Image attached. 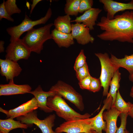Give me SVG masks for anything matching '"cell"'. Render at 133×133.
Instances as JSON below:
<instances>
[{
  "label": "cell",
  "mask_w": 133,
  "mask_h": 133,
  "mask_svg": "<svg viewBox=\"0 0 133 133\" xmlns=\"http://www.w3.org/2000/svg\"><path fill=\"white\" fill-rule=\"evenodd\" d=\"M96 25L103 31L97 35L100 39L133 43V10L116 15L112 19L102 17Z\"/></svg>",
  "instance_id": "1"
},
{
  "label": "cell",
  "mask_w": 133,
  "mask_h": 133,
  "mask_svg": "<svg viewBox=\"0 0 133 133\" xmlns=\"http://www.w3.org/2000/svg\"><path fill=\"white\" fill-rule=\"evenodd\" d=\"M53 25V23H50L37 29L33 28L27 32L22 40L31 52L40 54L44 43L48 40L52 39L50 29Z\"/></svg>",
  "instance_id": "2"
},
{
  "label": "cell",
  "mask_w": 133,
  "mask_h": 133,
  "mask_svg": "<svg viewBox=\"0 0 133 133\" xmlns=\"http://www.w3.org/2000/svg\"><path fill=\"white\" fill-rule=\"evenodd\" d=\"M47 105L53 111H55L58 116L66 121L87 118H90L91 116L88 113L81 114L76 111L68 104L62 97L57 95L48 98Z\"/></svg>",
  "instance_id": "3"
},
{
  "label": "cell",
  "mask_w": 133,
  "mask_h": 133,
  "mask_svg": "<svg viewBox=\"0 0 133 133\" xmlns=\"http://www.w3.org/2000/svg\"><path fill=\"white\" fill-rule=\"evenodd\" d=\"M52 14L51 9L50 7L45 16L37 20H33L25 14L24 19L20 24L7 29V32L10 36V41L19 39L22 34L32 29L35 26L45 24L51 17Z\"/></svg>",
  "instance_id": "4"
},
{
  "label": "cell",
  "mask_w": 133,
  "mask_h": 133,
  "mask_svg": "<svg viewBox=\"0 0 133 133\" xmlns=\"http://www.w3.org/2000/svg\"><path fill=\"white\" fill-rule=\"evenodd\" d=\"M50 90L69 101L80 111H82L84 110V106L82 96L69 84L59 81L51 87Z\"/></svg>",
  "instance_id": "5"
},
{
  "label": "cell",
  "mask_w": 133,
  "mask_h": 133,
  "mask_svg": "<svg viewBox=\"0 0 133 133\" xmlns=\"http://www.w3.org/2000/svg\"><path fill=\"white\" fill-rule=\"evenodd\" d=\"M99 59L101 67L100 77L101 87L103 88V95L107 96L111 81L116 71L118 69L116 68L111 61L110 58L107 53H95Z\"/></svg>",
  "instance_id": "6"
},
{
  "label": "cell",
  "mask_w": 133,
  "mask_h": 133,
  "mask_svg": "<svg viewBox=\"0 0 133 133\" xmlns=\"http://www.w3.org/2000/svg\"><path fill=\"white\" fill-rule=\"evenodd\" d=\"M55 115L51 114L43 120L37 117V111L35 110L25 116L16 118L17 120L21 123L28 124H34L40 129L42 133H56L53 129L54 125Z\"/></svg>",
  "instance_id": "7"
},
{
  "label": "cell",
  "mask_w": 133,
  "mask_h": 133,
  "mask_svg": "<svg viewBox=\"0 0 133 133\" xmlns=\"http://www.w3.org/2000/svg\"><path fill=\"white\" fill-rule=\"evenodd\" d=\"M90 118L66 121L55 129L56 133H88L93 130Z\"/></svg>",
  "instance_id": "8"
},
{
  "label": "cell",
  "mask_w": 133,
  "mask_h": 133,
  "mask_svg": "<svg viewBox=\"0 0 133 133\" xmlns=\"http://www.w3.org/2000/svg\"><path fill=\"white\" fill-rule=\"evenodd\" d=\"M6 52L5 59L16 62L21 59H28L31 52L20 38L10 42Z\"/></svg>",
  "instance_id": "9"
},
{
  "label": "cell",
  "mask_w": 133,
  "mask_h": 133,
  "mask_svg": "<svg viewBox=\"0 0 133 133\" xmlns=\"http://www.w3.org/2000/svg\"><path fill=\"white\" fill-rule=\"evenodd\" d=\"M38 108L37 101L34 97L15 108L6 110L0 107V111L5 114L8 118L13 119L25 116L28 113Z\"/></svg>",
  "instance_id": "10"
},
{
  "label": "cell",
  "mask_w": 133,
  "mask_h": 133,
  "mask_svg": "<svg viewBox=\"0 0 133 133\" xmlns=\"http://www.w3.org/2000/svg\"><path fill=\"white\" fill-rule=\"evenodd\" d=\"M103 5L104 9L107 12L106 17L113 19L118 12L127 10L133 11V0L127 3L119 2L112 0H100Z\"/></svg>",
  "instance_id": "11"
},
{
  "label": "cell",
  "mask_w": 133,
  "mask_h": 133,
  "mask_svg": "<svg viewBox=\"0 0 133 133\" xmlns=\"http://www.w3.org/2000/svg\"><path fill=\"white\" fill-rule=\"evenodd\" d=\"M71 33L74 39L82 45L89 43H92L95 38L90 33L89 29L82 23H76L71 24Z\"/></svg>",
  "instance_id": "12"
},
{
  "label": "cell",
  "mask_w": 133,
  "mask_h": 133,
  "mask_svg": "<svg viewBox=\"0 0 133 133\" xmlns=\"http://www.w3.org/2000/svg\"><path fill=\"white\" fill-rule=\"evenodd\" d=\"M0 73L5 77L7 81L14 80L20 73L22 69L17 62L7 59H0Z\"/></svg>",
  "instance_id": "13"
},
{
  "label": "cell",
  "mask_w": 133,
  "mask_h": 133,
  "mask_svg": "<svg viewBox=\"0 0 133 133\" xmlns=\"http://www.w3.org/2000/svg\"><path fill=\"white\" fill-rule=\"evenodd\" d=\"M112 98L107 95L104 101V105L99 113L95 116L90 118V125L93 130L98 133H102V131H105L106 122L103 119V114L105 110L110 108L111 106Z\"/></svg>",
  "instance_id": "14"
},
{
  "label": "cell",
  "mask_w": 133,
  "mask_h": 133,
  "mask_svg": "<svg viewBox=\"0 0 133 133\" xmlns=\"http://www.w3.org/2000/svg\"><path fill=\"white\" fill-rule=\"evenodd\" d=\"M31 90V87L28 84H17L14 80H11L8 84L0 85V96L24 94L29 93Z\"/></svg>",
  "instance_id": "15"
},
{
  "label": "cell",
  "mask_w": 133,
  "mask_h": 133,
  "mask_svg": "<svg viewBox=\"0 0 133 133\" xmlns=\"http://www.w3.org/2000/svg\"><path fill=\"white\" fill-rule=\"evenodd\" d=\"M102 10L99 8H92L85 11L81 15L77 17L75 19L71 20V22L82 24L89 28L90 30L94 29V26L96 25L99 14Z\"/></svg>",
  "instance_id": "16"
},
{
  "label": "cell",
  "mask_w": 133,
  "mask_h": 133,
  "mask_svg": "<svg viewBox=\"0 0 133 133\" xmlns=\"http://www.w3.org/2000/svg\"><path fill=\"white\" fill-rule=\"evenodd\" d=\"M29 93L34 96L37 101L38 108L40 110L46 113H51L53 111L48 106L47 102L49 97L55 95L54 92L50 90L48 91H45L41 86L39 85L35 90L30 91Z\"/></svg>",
  "instance_id": "17"
},
{
  "label": "cell",
  "mask_w": 133,
  "mask_h": 133,
  "mask_svg": "<svg viewBox=\"0 0 133 133\" xmlns=\"http://www.w3.org/2000/svg\"><path fill=\"white\" fill-rule=\"evenodd\" d=\"M120 114L115 107L112 106L103 112V118L106 122L105 133H116L118 128L116 125L117 118Z\"/></svg>",
  "instance_id": "18"
},
{
  "label": "cell",
  "mask_w": 133,
  "mask_h": 133,
  "mask_svg": "<svg viewBox=\"0 0 133 133\" xmlns=\"http://www.w3.org/2000/svg\"><path fill=\"white\" fill-rule=\"evenodd\" d=\"M51 33L52 39L59 47L67 48L74 43L71 33H63L54 28L51 31Z\"/></svg>",
  "instance_id": "19"
},
{
  "label": "cell",
  "mask_w": 133,
  "mask_h": 133,
  "mask_svg": "<svg viewBox=\"0 0 133 133\" xmlns=\"http://www.w3.org/2000/svg\"><path fill=\"white\" fill-rule=\"evenodd\" d=\"M33 125L21 123L11 118L5 119H0V133H9L13 129L20 128L27 129Z\"/></svg>",
  "instance_id": "20"
},
{
  "label": "cell",
  "mask_w": 133,
  "mask_h": 133,
  "mask_svg": "<svg viewBox=\"0 0 133 133\" xmlns=\"http://www.w3.org/2000/svg\"><path fill=\"white\" fill-rule=\"evenodd\" d=\"M110 59L113 64L117 69L121 67L126 69L130 74L133 72V54L130 55H125L124 57L118 58L111 54Z\"/></svg>",
  "instance_id": "21"
},
{
  "label": "cell",
  "mask_w": 133,
  "mask_h": 133,
  "mask_svg": "<svg viewBox=\"0 0 133 133\" xmlns=\"http://www.w3.org/2000/svg\"><path fill=\"white\" fill-rule=\"evenodd\" d=\"M71 18L69 16H59L54 21L53 25L57 31L65 33H71Z\"/></svg>",
  "instance_id": "22"
},
{
  "label": "cell",
  "mask_w": 133,
  "mask_h": 133,
  "mask_svg": "<svg viewBox=\"0 0 133 133\" xmlns=\"http://www.w3.org/2000/svg\"><path fill=\"white\" fill-rule=\"evenodd\" d=\"M121 73L118 69L115 73L110 83V89L107 95L110 96L112 98L111 106L113 105L114 103L117 91L120 87L119 82L121 79Z\"/></svg>",
  "instance_id": "23"
},
{
  "label": "cell",
  "mask_w": 133,
  "mask_h": 133,
  "mask_svg": "<svg viewBox=\"0 0 133 133\" xmlns=\"http://www.w3.org/2000/svg\"><path fill=\"white\" fill-rule=\"evenodd\" d=\"M132 104L131 102H127L124 100L118 90L114 103L113 105L111 106L115 107L121 114H128Z\"/></svg>",
  "instance_id": "24"
},
{
  "label": "cell",
  "mask_w": 133,
  "mask_h": 133,
  "mask_svg": "<svg viewBox=\"0 0 133 133\" xmlns=\"http://www.w3.org/2000/svg\"><path fill=\"white\" fill-rule=\"evenodd\" d=\"M81 0H66L64 9L65 14L69 16H77L79 13Z\"/></svg>",
  "instance_id": "25"
},
{
  "label": "cell",
  "mask_w": 133,
  "mask_h": 133,
  "mask_svg": "<svg viewBox=\"0 0 133 133\" xmlns=\"http://www.w3.org/2000/svg\"><path fill=\"white\" fill-rule=\"evenodd\" d=\"M16 0H7L5 1L4 5L8 14L11 16L16 13L19 14L21 10L17 6Z\"/></svg>",
  "instance_id": "26"
},
{
  "label": "cell",
  "mask_w": 133,
  "mask_h": 133,
  "mask_svg": "<svg viewBox=\"0 0 133 133\" xmlns=\"http://www.w3.org/2000/svg\"><path fill=\"white\" fill-rule=\"evenodd\" d=\"M86 57L84 54V50H81L76 59L74 66V69L75 71L86 63Z\"/></svg>",
  "instance_id": "27"
},
{
  "label": "cell",
  "mask_w": 133,
  "mask_h": 133,
  "mask_svg": "<svg viewBox=\"0 0 133 133\" xmlns=\"http://www.w3.org/2000/svg\"><path fill=\"white\" fill-rule=\"evenodd\" d=\"M76 76L79 81L90 75L87 63L76 71Z\"/></svg>",
  "instance_id": "28"
},
{
  "label": "cell",
  "mask_w": 133,
  "mask_h": 133,
  "mask_svg": "<svg viewBox=\"0 0 133 133\" xmlns=\"http://www.w3.org/2000/svg\"><path fill=\"white\" fill-rule=\"evenodd\" d=\"M101 87L99 78L92 77L89 91L95 93L99 91Z\"/></svg>",
  "instance_id": "29"
},
{
  "label": "cell",
  "mask_w": 133,
  "mask_h": 133,
  "mask_svg": "<svg viewBox=\"0 0 133 133\" xmlns=\"http://www.w3.org/2000/svg\"><path fill=\"white\" fill-rule=\"evenodd\" d=\"M93 2L92 0H81L79 7V13H83L92 8Z\"/></svg>",
  "instance_id": "30"
},
{
  "label": "cell",
  "mask_w": 133,
  "mask_h": 133,
  "mask_svg": "<svg viewBox=\"0 0 133 133\" xmlns=\"http://www.w3.org/2000/svg\"><path fill=\"white\" fill-rule=\"evenodd\" d=\"M128 116V114L121 113L120 114L121 124L118 128L116 133H126L127 118Z\"/></svg>",
  "instance_id": "31"
},
{
  "label": "cell",
  "mask_w": 133,
  "mask_h": 133,
  "mask_svg": "<svg viewBox=\"0 0 133 133\" xmlns=\"http://www.w3.org/2000/svg\"><path fill=\"white\" fill-rule=\"evenodd\" d=\"M5 0L0 5V20H1L3 18H4L8 20L13 22L14 20L8 13L4 5Z\"/></svg>",
  "instance_id": "32"
},
{
  "label": "cell",
  "mask_w": 133,
  "mask_h": 133,
  "mask_svg": "<svg viewBox=\"0 0 133 133\" xmlns=\"http://www.w3.org/2000/svg\"><path fill=\"white\" fill-rule=\"evenodd\" d=\"M92 76L90 75L79 81V84L80 88L82 89L89 90Z\"/></svg>",
  "instance_id": "33"
},
{
  "label": "cell",
  "mask_w": 133,
  "mask_h": 133,
  "mask_svg": "<svg viewBox=\"0 0 133 133\" xmlns=\"http://www.w3.org/2000/svg\"><path fill=\"white\" fill-rule=\"evenodd\" d=\"M31 1L32 2V4H31V8L30 11V14H31L32 13L34 8L37 4L40 2L42 1V0H32Z\"/></svg>",
  "instance_id": "34"
},
{
  "label": "cell",
  "mask_w": 133,
  "mask_h": 133,
  "mask_svg": "<svg viewBox=\"0 0 133 133\" xmlns=\"http://www.w3.org/2000/svg\"><path fill=\"white\" fill-rule=\"evenodd\" d=\"M4 42L3 41H0V53L4 52Z\"/></svg>",
  "instance_id": "35"
},
{
  "label": "cell",
  "mask_w": 133,
  "mask_h": 133,
  "mask_svg": "<svg viewBox=\"0 0 133 133\" xmlns=\"http://www.w3.org/2000/svg\"><path fill=\"white\" fill-rule=\"evenodd\" d=\"M128 115L132 118H133V103H132L130 109L128 113Z\"/></svg>",
  "instance_id": "36"
},
{
  "label": "cell",
  "mask_w": 133,
  "mask_h": 133,
  "mask_svg": "<svg viewBox=\"0 0 133 133\" xmlns=\"http://www.w3.org/2000/svg\"><path fill=\"white\" fill-rule=\"evenodd\" d=\"M129 79L130 81L133 82V72L130 74L129 76Z\"/></svg>",
  "instance_id": "37"
},
{
  "label": "cell",
  "mask_w": 133,
  "mask_h": 133,
  "mask_svg": "<svg viewBox=\"0 0 133 133\" xmlns=\"http://www.w3.org/2000/svg\"><path fill=\"white\" fill-rule=\"evenodd\" d=\"M130 95V97L133 98V85L131 88Z\"/></svg>",
  "instance_id": "38"
},
{
  "label": "cell",
  "mask_w": 133,
  "mask_h": 133,
  "mask_svg": "<svg viewBox=\"0 0 133 133\" xmlns=\"http://www.w3.org/2000/svg\"><path fill=\"white\" fill-rule=\"evenodd\" d=\"M98 133L96 131L93 130H92L89 133Z\"/></svg>",
  "instance_id": "39"
},
{
  "label": "cell",
  "mask_w": 133,
  "mask_h": 133,
  "mask_svg": "<svg viewBox=\"0 0 133 133\" xmlns=\"http://www.w3.org/2000/svg\"><path fill=\"white\" fill-rule=\"evenodd\" d=\"M22 133H27L24 130V129H23L22 130Z\"/></svg>",
  "instance_id": "40"
},
{
  "label": "cell",
  "mask_w": 133,
  "mask_h": 133,
  "mask_svg": "<svg viewBox=\"0 0 133 133\" xmlns=\"http://www.w3.org/2000/svg\"><path fill=\"white\" fill-rule=\"evenodd\" d=\"M126 133H129V132L126 130Z\"/></svg>",
  "instance_id": "41"
}]
</instances>
